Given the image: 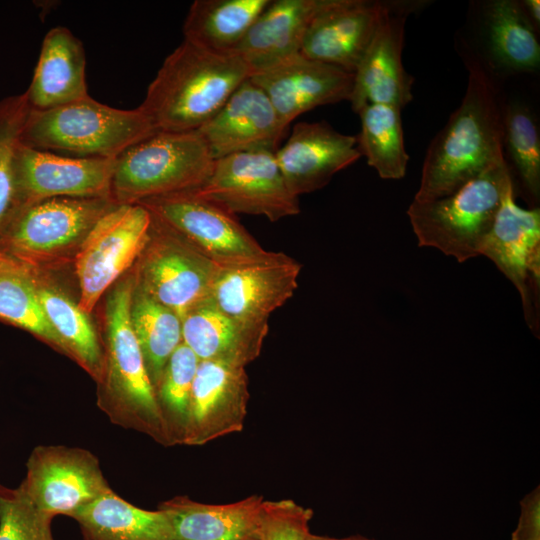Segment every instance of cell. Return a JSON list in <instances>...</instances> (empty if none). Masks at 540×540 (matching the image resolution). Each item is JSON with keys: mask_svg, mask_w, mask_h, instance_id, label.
<instances>
[{"mask_svg": "<svg viewBox=\"0 0 540 540\" xmlns=\"http://www.w3.org/2000/svg\"><path fill=\"white\" fill-rule=\"evenodd\" d=\"M460 54L468 71L467 88L461 104L427 149L416 202L448 196L505 161L504 104L494 78L466 43Z\"/></svg>", "mask_w": 540, "mask_h": 540, "instance_id": "1", "label": "cell"}, {"mask_svg": "<svg viewBox=\"0 0 540 540\" xmlns=\"http://www.w3.org/2000/svg\"><path fill=\"white\" fill-rule=\"evenodd\" d=\"M250 75L236 53L183 40L165 58L140 106L158 131H196Z\"/></svg>", "mask_w": 540, "mask_h": 540, "instance_id": "2", "label": "cell"}, {"mask_svg": "<svg viewBox=\"0 0 540 540\" xmlns=\"http://www.w3.org/2000/svg\"><path fill=\"white\" fill-rule=\"evenodd\" d=\"M133 287L130 274L116 283L106 299L104 365L97 382V405L113 424L170 447L156 393L130 321Z\"/></svg>", "mask_w": 540, "mask_h": 540, "instance_id": "3", "label": "cell"}, {"mask_svg": "<svg viewBox=\"0 0 540 540\" xmlns=\"http://www.w3.org/2000/svg\"><path fill=\"white\" fill-rule=\"evenodd\" d=\"M156 132L141 106L119 109L87 96L52 109H30L22 144L76 157L115 159Z\"/></svg>", "mask_w": 540, "mask_h": 540, "instance_id": "4", "label": "cell"}, {"mask_svg": "<svg viewBox=\"0 0 540 540\" xmlns=\"http://www.w3.org/2000/svg\"><path fill=\"white\" fill-rule=\"evenodd\" d=\"M512 182L505 160L448 196L413 201L407 215L418 245L435 248L459 263L479 256L504 192Z\"/></svg>", "mask_w": 540, "mask_h": 540, "instance_id": "5", "label": "cell"}, {"mask_svg": "<svg viewBox=\"0 0 540 540\" xmlns=\"http://www.w3.org/2000/svg\"><path fill=\"white\" fill-rule=\"evenodd\" d=\"M213 165L198 131H158L115 158L111 198L132 204L191 191L206 181Z\"/></svg>", "mask_w": 540, "mask_h": 540, "instance_id": "6", "label": "cell"}, {"mask_svg": "<svg viewBox=\"0 0 540 540\" xmlns=\"http://www.w3.org/2000/svg\"><path fill=\"white\" fill-rule=\"evenodd\" d=\"M117 203L58 197L18 208L0 234V254L37 272L73 261L95 223Z\"/></svg>", "mask_w": 540, "mask_h": 540, "instance_id": "7", "label": "cell"}, {"mask_svg": "<svg viewBox=\"0 0 540 540\" xmlns=\"http://www.w3.org/2000/svg\"><path fill=\"white\" fill-rule=\"evenodd\" d=\"M220 268L152 215L150 239L132 276L135 287L182 318L210 298Z\"/></svg>", "mask_w": 540, "mask_h": 540, "instance_id": "8", "label": "cell"}, {"mask_svg": "<svg viewBox=\"0 0 540 540\" xmlns=\"http://www.w3.org/2000/svg\"><path fill=\"white\" fill-rule=\"evenodd\" d=\"M152 215L139 203L116 204L92 227L74 257L81 310L90 314L101 296L133 267L150 239Z\"/></svg>", "mask_w": 540, "mask_h": 540, "instance_id": "9", "label": "cell"}, {"mask_svg": "<svg viewBox=\"0 0 540 540\" xmlns=\"http://www.w3.org/2000/svg\"><path fill=\"white\" fill-rule=\"evenodd\" d=\"M274 153L251 151L216 159L206 181L187 192L233 215L263 216L272 222L295 216L299 199L289 190Z\"/></svg>", "mask_w": 540, "mask_h": 540, "instance_id": "10", "label": "cell"}, {"mask_svg": "<svg viewBox=\"0 0 540 540\" xmlns=\"http://www.w3.org/2000/svg\"><path fill=\"white\" fill-rule=\"evenodd\" d=\"M110 489L98 458L90 451L41 445L31 452L26 476L16 490L34 508L54 518L70 517Z\"/></svg>", "mask_w": 540, "mask_h": 540, "instance_id": "11", "label": "cell"}, {"mask_svg": "<svg viewBox=\"0 0 540 540\" xmlns=\"http://www.w3.org/2000/svg\"><path fill=\"white\" fill-rule=\"evenodd\" d=\"M138 203L221 267L257 259L269 252L233 214L189 192Z\"/></svg>", "mask_w": 540, "mask_h": 540, "instance_id": "12", "label": "cell"}, {"mask_svg": "<svg viewBox=\"0 0 540 540\" xmlns=\"http://www.w3.org/2000/svg\"><path fill=\"white\" fill-rule=\"evenodd\" d=\"M480 255L489 258L518 290L531 330L539 332L540 210L520 207L510 183Z\"/></svg>", "mask_w": 540, "mask_h": 540, "instance_id": "13", "label": "cell"}, {"mask_svg": "<svg viewBox=\"0 0 540 540\" xmlns=\"http://www.w3.org/2000/svg\"><path fill=\"white\" fill-rule=\"evenodd\" d=\"M302 265L282 252L223 266L210 300L227 315L253 324H268L270 315L293 297Z\"/></svg>", "mask_w": 540, "mask_h": 540, "instance_id": "14", "label": "cell"}, {"mask_svg": "<svg viewBox=\"0 0 540 540\" xmlns=\"http://www.w3.org/2000/svg\"><path fill=\"white\" fill-rule=\"evenodd\" d=\"M114 161L61 156L21 143L15 161L18 208L58 197L111 198Z\"/></svg>", "mask_w": 540, "mask_h": 540, "instance_id": "15", "label": "cell"}, {"mask_svg": "<svg viewBox=\"0 0 540 540\" xmlns=\"http://www.w3.org/2000/svg\"><path fill=\"white\" fill-rule=\"evenodd\" d=\"M391 5L371 0H320L300 53L354 74Z\"/></svg>", "mask_w": 540, "mask_h": 540, "instance_id": "16", "label": "cell"}, {"mask_svg": "<svg viewBox=\"0 0 540 540\" xmlns=\"http://www.w3.org/2000/svg\"><path fill=\"white\" fill-rule=\"evenodd\" d=\"M286 130L266 93L248 78L196 131L216 160L242 152H275Z\"/></svg>", "mask_w": 540, "mask_h": 540, "instance_id": "17", "label": "cell"}, {"mask_svg": "<svg viewBox=\"0 0 540 540\" xmlns=\"http://www.w3.org/2000/svg\"><path fill=\"white\" fill-rule=\"evenodd\" d=\"M249 78L266 93L288 128L318 106L349 101L354 74L298 53Z\"/></svg>", "mask_w": 540, "mask_h": 540, "instance_id": "18", "label": "cell"}, {"mask_svg": "<svg viewBox=\"0 0 540 540\" xmlns=\"http://www.w3.org/2000/svg\"><path fill=\"white\" fill-rule=\"evenodd\" d=\"M249 401L244 367L199 361L184 445L202 446L243 429Z\"/></svg>", "mask_w": 540, "mask_h": 540, "instance_id": "19", "label": "cell"}, {"mask_svg": "<svg viewBox=\"0 0 540 540\" xmlns=\"http://www.w3.org/2000/svg\"><path fill=\"white\" fill-rule=\"evenodd\" d=\"M275 158L289 190L297 197L323 188L362 155L355 136L326 122H299Z\"/></svg>", "mask_w": 540, "mask_h": 540, "instance_id": "20", "label": "cell"}, {"mask_svg": "<svg viewBox=\"0 0 540 540\" xmlns=\"http://www.w3.org/2000/svg\"><path fill=\"white\" fill-rule=\"evenodd\" d=\"M407 10L392 4L354 73L349 102L358 113L368 104L402 109L413 98V77L402 62Z\"/></svg>", "mask_w": 540, "mask_h": 540, "instance_id": "21", "label": "cell"}, {"mask_svg": "<svg viewBox=\"0 0 540 540\" xmlns=\"http://www.w3.org/2000/svg\"><path fill=\"white\" fill-rule=\"evenodd\" d=\"M183 343L199 361H214L246 367L261 353L268 324L235 319L209 299L187 311L181 318Z\"/></svg>", "mask_w": 540, "mask_h": 540, "instance_id": "22", "label": "cell"}, {"mask_svg": "<svg viewBox=\"0 0 540 540\" xmlns=\"http://www.w3.org/2000/svg\"><path fill=\"white\" fill-rule=\"evenodd\" d=\"M25 93L34 110L52 109L89 96L84 46L68 28L57 26L44 36Z\"/></svg>", "mask_w": 540, "mask_h": 540, "instance_id": "23", "label": "cell"}, {"mask_svg": "<svg viewBox=\"0 0 540 540\" xmlns=\"http://www.w3.org/2000/svg\"><path fill=\"white\" fill-rule=\"evenodd\" d=\"M263 502L258 495L228 504L175 496L159 504L158 509L169 518L173 540H259Z\"/></svg>", "mask_w": 540, "mask_h": 540, "instance_id": "24", "label": "cell"}, {"mask_svg": "<svg viewBox=\"0 0 540 540\" xmlns=\"http://www.w3.org/2000/svg\"><path fill=\"white\" fill-rule=\"evenodd\" d=\"M319 1H270L234 51L251 75L300 53L305 31Z\"/></svg>", "mask_w": 540, "mask_h": 540, "instance_id": "25", "label": "cell"}, {"mask_svg": "<svg viewBox=\"0 0 540 540\" xmlns=\"http://www.w3.org/2000/svg\"><path fill=\"white\" fill-rule=\"evenodd\" d=\"M70 517L79 524L84 540H173L165 512L138 508L112 489Z\"/></svg>", "mask_w": 540, "mask_h": 540, "instance_id": "26", "label": "cell"}, {"mask_svg": "<svg viewBox=\"0 0 540 540\" xmlns=\"http://www.w3.org/2000/svg\"><path fill=\"white\" fill-rule=\"evenodd\" d=\"M483 12L486 44L493 62L518 73L538 70L540 44L537 30L521 1H489Z\"/></svg>", "mask_w": 540, "mask_h": 540, "instance_id": "27", "label": "cell"}, {"mask_svg": "<svg viewBox=\"0 0 540 540\" xmlns=\"http://www.w3.org/2000/svg\"><path fill=\"white\" fill-rule=\"evenodd\" d=\"M271 0H196L183 24L184 40L221 53H234Z\"/></svg>", "mask_w": 540, "mask_h": 540, "instance_id": "28", "label": "cell"}, {"mask_svg": "<svg viewBox=\"0 0 540 540\" xmlns=\"http://www.w3.org/2000/svg\"><path fill=\"white\" fill-rule=\"evenodd\" d=\"M37 272V271H36ZM38 296L44 315L66 350V356L96 383L104 365V350L88 317L66 293L37 272Z\"/></svg>", "mask_w": 540, "mask_h": 540, "instance_id": "29", "label": "cell"}, {"mask_svg": "<svg viewBox=\"0 0 540 540\" xmlns=\"http://www.w3.org/2000/svg\"><path fill=\"white\" fill-rule=\"evenodd\" d=\"M0 321L31 333L66 355L41 307L37 272L3 254H0Z\"/></svg>", "mask_w": 540, "mask_h": 540, "instance_id": "30", "label": "cell"}, {"mask_svg": "<svg viewBox=\"0 0 540 540\" xmlns=\"http://www.w3.org/2000/svg\"><path fill=\"white\" fill-rule=\"evenodd\" d=\"M130 321L156 390L170 356L183 342L181 318L134 285Z\"/></svg>", "mask_w": 540, "mask_h": 540, "instance_id": "31", "label": "cell"}, {"mask_svg": "<svg viewBox=\"0 0 540 540\" xmlns=\"http://www.w3.org/2000/svg\"><path fill=\"white\" fill-rule=\"evenodd\" d=\"M361 131L357 146L369 166L382 179L405 176L409 156L405 150L401 109L384 104H368L359 112Z\"/></svg>", "mask_w": 540, "mask_h": 540, "instance_id": "32", "label": "cell"}, {"mask_svg": "<svg viewBox=\"0 0 540 540\" xmlns=\"http://www.w3.org/2000/svg\"><path fill=\"white\" fill-rule=\"evenodd\" d=\"M198 364L197 356L182 342L170 356L155 390L170 446L184 445Z\"/></svg>", "mask_w": 540, "mask_h": 540, "instance_id": "33", "label": "cell"}, {"mask_svg": "<svg viewBox=\"0 0 540 540\" xmlns=\"http://www.w3.org/2000/svg\"><path fill=\"white\" fill-rule=\"evenodd\" d=\"M503 147L507 149L522 187L538 201L540 196V137L532 111L510 102L503 109Z\"/></svg>", "mask_w": 540, "mask_h": 540, "instance_id": "34", "label": "cell"}, {"mask_svg": "<svg viewBox=\"0 0 540 540\" xmlns=\"http://www.w3.org/2000/svg\"><path fill=\"white\" fill-rule=\"evenodd\" d=\"M30 109L25 92L0 100V234L18 209L15 161Z\"/></svg>", "mask_w": 540, "mask_h": 540, "instance_id": "35", "label": "cell"}, {"mask_svg": "<svg viewBox=\"0 0 540 540\" xmlns=\"http://www.w3.org/2000/svg\"><path fill=\"white\" fill-rule=\"evenodd\" d=\"M53 517L40 512L15 489L13 496L0 498V540H54Z\"/></svg>", "mask_w": 540, "mask_h": 540, "instance_id": "36", "label": "cell"}, {"mask_svg": "<svg viewBox=\"0 0 540 540\" xmlns=\"http://www.w3.org/2000/svg\"><path fill=\"white\" fill-rule=\"evenodd\" d=\"M313 511L291 499L264 500L260 515L259 540H308Z\"/></svg>", "mask_w": 540, "mask_h": 540, "instance_id": "37", "label": "cell"}, {"mask_svg": "<svg viewBox=\"0 0 540 540\" xmlns=\"http://www.w3.org/2000/svg\"><path fill=\"white\" fill-rule=\"evenodd\" d=\"M511 540H540V488L537 486L520 502V516Z\"/></svg>", "mask_w": 540, "mask_h": 540, "instance_id": "38", "label": "cell"}, {"mask_svg": "<svg viewBox=\"0 0 540 540\" xmlns=\"http://www.w3.org/2000/svg\"><path fill=\"white\" fill-rule=\"evenodd\" d=\"M521 4L524 11L532 22L536 30H539L540 25V1L539 0H523Z\"/></svg>", "mask_w": 540, "mask_h": 540, "instance_id": "39", "label": "cell"}, {"mask_svg": "<svg viewBox=\"0 0 540 540\" xmlns=\"http://www.w3.org/2000/svg\"><path fill=\"white\" fill-rule=\"evenodd\" d=\"M308 540H370V539H366L361 536H352V537H346V538H333V537L315 535V534L310 533Z\"/></svg>", "mask_w": 540, "mask_h": 540, "instance_id": "40", "label": "cell"}, {"mask_svg": "<svg viewBox=\"0 0 540 540\" xmlns=\"http://www.w3.org/2000/svg\"><path fill=\"white\" fill-rule=\"evenodd\" d=\"M14 493H15V489H9L0 484V498L11 497L14 495Z\"/></svg>", "mask_w": 540, "mask_h": 540, "instance_id": "41", "label": "cell"}]
</instances>
